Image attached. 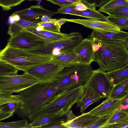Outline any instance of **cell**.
Here are the masks:
<instances>
[{"label":"cell","mask_w":128,"mask_h":128,"mask_svg":"<svg viewBox=\"0 0 128 128\" xmlns=\"http://www.w3.org/2000/svg\"><path fill=\"white\" fill-rule=\"evenodd\" d=\"M36 28H25L24 30L31 32L44 40L47 43L58 40L63 37L65 34L50 32L44 30L38 31Z\"/></svg>","instance_id":"44dd1931"},{"label":"cell","mask_w":128,"mask_h":128,"mask_svg":"<svg viewBox=\"0 0 128 128\" xmlns=\"http://www.w3.org/2000/svg\"><path fill=\"white\" fill-rule=\"evenodd\" d=\"M66 1L74 4H76L78 3L82 2V0H65Z\"/></svg>","instance_id":"b9f144b4"},{"label":"cell","mask_w":128,"mask_h":128,"mask_svg":"<svg viewBox=\"0 0 128 128\" xmlns=\"http://www.w3.org/2000/svg\"><path fill=\"white\" fill-rule=\"evenodd\" d=\"M83 39L81 34L73 32L65 34L62 38L27 52L35 54L51 56L53 58L66 52H73Z\"/></svg>","instance_id":"8992f818"},{"label":"cell","mask_w":128,"mask_h":128,"mask_svg":"<svg viewBox=\"0 0 128 128\" xmlns=\"http://www.w3.org/2000/svg\"><path fill=\"white\" fill-rule=\"evenodd\" d=\"M85 88L84 86H81L61 92L37 109L27 118L32 121L46 115H64L71 110L74 104L82 98Z\"/></svg>","instance_id":"3957f363"},{"label":"cell","mask_w":128,"mask_h":128,"mask_svg":"<svg viewBox=\"0 0 128 128\" xmlns=\"http://www.w3.org/2000/svg\"><path fill=\"white\" fill-rule=\"evenodd\" d=\"M46 43L40 37L24 29L10 37L7 45L11 47L27 51L40 47Z\"/></svg>","instance_id":"9c48e42d"},{"label":"cell","mask_w":128,"mask_h":128,"mask_svg":"<svg viewBox=\"0 0 128 128\" xmlns=\"http://www.w3.org/2000/svg\"><path fill=\"white\" fill-rule=\"evenodd\" d=\"M90 39L93 44L94 62L104 72L116 70L128 64V44L119 40Z\"/></svg>","instance_id":"6da1fadb"},{"label":"cell","mask_w":128,"mask_h":128,"mask_svg":"<svg viewBox=\"0 0 128 128\" xmlns=\"http://www.w3.org/2000/svg\"><path fill=\"white\" fill-rule=\"evenodd\" d=\"M51 17L48 16H44L41 17L40 20L41 22H46L53 21L56 19L52 18Z\"/></svg>","instance_id":"ab89813d"},{"label":"cell","mask_w":128,"mask_h":128,"mask_svg":"<svg viewBox=\"0 0 128 128\" xmlns=\"http://www.w3.org/2000/svg\"><path fill=\"white\" fill-rule=\"evenodd\" d=\"M127 121H128V112L118 109L111 114L105 124L120 123Z\"/></svg>","instance_id":"d4e9b609"},{"label":"cell","mask_w":128,"mask_h":128,"mask_svg":"<svg viewBox=\"0 0 128 128\" xmlns=\"http://www.w3.org/2000/svg\"><path fill=\"white\" fill-rule=\"evenodd\" d=\"M30 128L26 119L8 122H0V128Z\"/></svg>","instance_id":"83f0119b"},{"label":"cell","mask_w":128,"mask_h":128,"mask_svg":"<svg viewBox=\"0 0 128 128\" xmlns=\"http://www.w3.org/2000/svg\"><path fill=\"white\" fill-rule=\"evenodd\" d=\"M38 22H32L20 18L14 23L20 27L24 29L25 28H36L38 26Z\"/></svg>","instance_id":"1f68e13d"},{"label":"cell","mask_w":128,"mask_h":128,"mask_svg":"<svg viewBox=\"0 0 128 128\" xmlns=\"http://www.w3.org/2000/svg\"><path fill=\"white\" fill-rule=\"evenodd\" d=\"M128 127V121L118 123L106 124L102 128H126Z\"/></svg>","instance_id":"8d00e7d4"},{"label":"cell","mask_w":128,"mask_h":128,"mask_svg":"<svg viewBox=\"0 0 128 128\" xmlns=\"http://www.w3.org/2000/svg\"><path fill=\"white\" fill-rule=\"evenodd\" d=\"M74 9L77 11H81L88 9L86 4L82 2L78 3L74 6Z\"/></svg>","instance_id":"f35d334b"},{"label":"cell","mask_w":128,"mask_h":128,"mask_svg":"<svg viewBox=\"0 0 128 128\" xmlns=\"http://www.w3.org/2000/svg\"><path fill=\"white\" fill-rule=\"evenodd\" d=\"M58 13L48 10L40 6H32L29 8L16 11L12 14L18 15L20 18L32 22H38L37 20L44 16L50 17Z\"/></svg>","instance_id":"5bb4252c"},{"label":"cell","mask_w":128,"mask_h":128,"mask_svg":"<svg viewBox=\"0 0 128 128\" xmlns=\"http://www.w3.org/2000/svg\"><path fill=\"white\" fill-rule=\"evenodd\" d=\"M53 60L64 68L81 65L74 51L62 54L54 57Z\"/></svg>","instance_id":"d6986e66"},{"label":"cell","mask_w":128,"mask_h":128,"mask_svg":"<svg viewBox=\"0 0 128 128\" xmlns=\"http://www.w3.org/2000/svg\"><path fill=\"white\" fill-rule=\"evenodd\" d=\"M106 20L119 28L121 30H128V17H119L109 16Z\"/></svg>","instance_id":"4316f807"},{"label":"cell","mask_w":128,"mask_h":128,"mask_svg":"<svg viewBox=\"0 0 128 128\" xmlns=\"http://www.w3.org/2000/svg\"><path fill=\"white\" fill-rule=\"evenodd\" d=\"M53 59V58L50 56L30 52L11 47L7 44L0 51V61L24 72L28 68L50 61Z\"/></svg>","instance_id":"277c9868"},{"label":"cell","mask_w":128,"mask_h":128,"mask_svg":"<svg viewBox=\"0 0 128 128\" xmlns=\"http://www.w3.org/2000/svg\"><path fill=\"white\" fill-rule=\"evenodd\" d=\"M20 4L17 0H0V6L8 11Z\"/></svg>","instance_id":"d6a6232c"},{"label":"cell","mask_w":128,"mask_h":128,"mask_svg":"<svg viewBox=\"0 0 128 128\" xmlns=\"http://www.w3.org/2000/svg\"><path fill=\"white\" fill-rule=\"evenodd\" d=\"M111 115L99 117L88 128H102L106 124Z\"/></svg>","instance_id":"836d02e7"},{"label":"cell","mask_w":128,"mask_h":128,"mask_svg":"<svg viewBox=\"0 0 128 128\" xmlns=\"http://www.w3.org/2000/svg\"><path fill=\"white\" fill-rule=\"evenodd\" d=\"M114 86L110 81L105 72L99 68L93 70L84 86L90 88L102 98H107Z\"/></svg>","instance_id":"30bf717a"},{"label":"cell","mask_w":128,"mask_h":128,"mask_svg":"<svg viewBox=\"0 0 128 128\" xmlns=\"http://www.w3.org/2000/svg\"><path fill=\"white\" fill-rule=\"evenodd\" d=\"M12 94L7 92H0V121L12 116L14 115L5 111L4 109L5 104L21 101L18 95H13Z\"/></svg>","instance_id":"ac0fdd59"},{"label":"cell","mask_w":128,"mask_h":128,"mask_svg":"<svg viewBox=\"0 0 128 128\" xmlns=\"http://www.w3.org/2000/svg\"><path fill=\"white\" fill-rule=\"evenodd\" d=\"M128 7V0H110L98 10L104 12L116 8Z\"/></svg>","instance_id":"484cf974"},{"label":"cell","mask_w":128,"mask_h":128,"mask_svg":"<svg viewBox=\"0 0 128 128\" xmlns=\"http://www.w3.org/2000/svg\"><path fill=\"white\" fill-rule=\"evenodd\" d=\"M40 83L28 74L0 76V92L18 93L36 84Z\"/></svg>","instance_id":"52a82bcc"},{"label":"cell","mask_w":128,"mask_h":128,"mask_svg":"<svg viewBox=\"0 0 128 128\" xmlns=\"http://www.w3.org/2000/svg\"><path fill=\"white\" fill-rule=\"evenodd\" d=\"M64 116L56 115H46L41 116L28 123L30 128H40L52 122L58 120L64 121Z\"/></svg>","instance_id":"7402d4cb"},{"label":"cell","mask_w":128,"mask_h":128,"mask_svg":"<svg viewBox=\"0 0 128 128\" xmlns=\"http://www.w3.org/2000/svg\"><path fill=\"white\" fill-rule=\"evenodd\" d=\"M56 80L47 83H38L18 93L21 107L15 113L22 119L27 118L37 109L61 92L56 87Z\"/></svg>","instance_id":"7a4b0ae2"},{"label":"cell","mask_w":128,"mask_h":128,"mask_svg":"<svg viewBox=\"0 0 128 128\" xmlns=\"http://www.w3.org/2000/svg\"><path fill=\"white\" fill-rule=\"evenodd\" d=\"M64 68L53 60L28 68L24 72L40 83H47L55 80Z\"/></svg>","instance_id":"ba28073f"},{"label":"cell","mask_w":128,"mask_h":128,"mask_svg":"<svg viewBox=\"0 0 128 128\" xmlns=\"http://www.w3.org/2000/svg\"><path fill=\"white\" fill-rule=\"evenodd\" d=\"M93 70L90 65L64 68L56 79L57 90L61 92L84 86Z\"/></svg>","instance_id":"5b68a950"},{"label":"cell","mask_w":128,"mask_h":128,"mask_svg":"<svg viewBox=\"0 0 128 128\" xmlns=\"http://www.w3.org/2000/svg\"><path fill=\"white\" fill-rule=\"evenodd\" d=\"M89 38L119 40L128 44V33L121 30L115 32H100L93 30L88 36Z\"/></svg>","instance_id":"2e32d148"},{"label":"cell","mask_w":128,"mask_h":128,"mask_svg":"<svg viewBox=\"0 0 128 128\" xmlns=\"http://www.w3.org/2000/svg\"><path fill=\"white\" fill-rule=\"evenodd\" d=\"M60 19L66 21L81 24L84 27L98 31L115 32L122 30L107 20L106 21H102L98 20L89 18L82 19L61 18Z\"/></svg>","instance_id":"8fae6325"},{"label":"cell","mask_w":128,"mask_h":128,"mask_svg":"<svg viewBox=\"0 0 128 128\" xmlns=\"http://www.w3.org/2000/svg\"><path fill=\"white\" fill-rule=\"evenodd\" d=\"M128 94V78L115 85L107 98L114 99L121 98Z\"/></svg>","instance_id":"603a6c76"},{"label":"cell","mask_w":128,"mask_h":128,"mask_svg":"<svg viewBox=\"0 0 128 128\" xmlns=\"http://www.w3.org/2000/svg\"><path fill=\"white\" fill-rule=\"evenodd\" d=\"M105 73L110 82L115 85L128 78V64Z\"/></svg>","instance_id":"ffe728a7"},{"label":"cell","mask_w":128,"mask_h":128,"mask_svg":"<svg viewBox=\"0 0 128 128\" xmlns=\"http://www.w3.org/2000/svg\"><path fill=\"white\" fill-rule=\"evenodd\" d=\"M128 94L120 98L112 99L107 98L87 114L97 116H103L110 115L118 109Z\"/></svg>","instance_id":"4fadbf2b"},{"label":"cell","mask_w":128,"mask_h":128,"mask_svg":"<svg viewBox=\"0 0 128 128\" xmlns=\"http://www.w3.org/2000/svg\"><path fill=\"white\" fill-rule=\"evenodd\" d=\"M84 92L82 98L76 104L82 114L84 113L85 109L92 104L98 102L102 98L90 88L85 86Z\"/></svg>","instance_id":"e0dca14e"},{"label":"cell","mask_w":128,"mask_h":128,"mask_svg":"<svg viewBox=\"0 0 128 128\" xmlns=\"http://www.w3.org/2000/svg\"><path fill=\"white\" fill-rule=\"evenodd\" d=\"M19 70L4 62L0 61V76L17 74Z\"/></svg>","instance_id":"f1b7e54d"},{"label":"cell","mask_w":128,"mask_h":128,"mask_svg":"<svg viewBox=\"0 0 128 128\" xmlns=\"http://www.w3.org/2000/svg\"><path fill=\"white\" fill-rule=\"evenodd\" d=\"M86 4L88 7L87 10L81 11H76L74 15L89 19L100 20H106L107 16H105L96 10L95 8Z\"/></svg>","instance_id":"cb8c5ba5"},{"label":"cell","mask_w":128,"mask_h":128,"mask_svg":"<svg viewBox=\"0 0 128 128\" xmlns=\"http://www.w3.org/2000/svg\"><path fill=\"white\" fill-rule=\"evenodd\" d=\"M19 4H20L26 0H17Z\"/></svg>","instance_id":"ee69618b"},{"label":"cell","mask_w":128,"mask_h":128,"mask_svg":"<svg viewBox=\"0 0 128 128\" xmlns=\"http://www.w3.org/2000/svg\"><path fill=\"white\" fill-rule=\"evenodd\" d=\"M63 122L62 120H56L42 126L40 128H64L62 125Z\"/></svg>","instance_id":"74e56055"},{"label":"cell","mask_w":128,"mask_h":128,"mask_svg":"<svg viewBox=\"0 0 128 128\" xmlns=\"http://www.w3.org/2000/svg\"><path fill=\"white\" fill-rule=\"evenodd\" d=\"M66 21L60 19H58L56 21V24L59 26L61 27V26L66 22Z\"/></svg>","instance_id":"60d3db41"},{"label":"cell","mask_w":128,"mask_h":128,"mask_svg":"<svg viewBox=\"0 0 128 128\" xmlns=\"http://www.w3.org/2000/svg\"><path fill=\"white\" fill-rule=\"evenodd\" d=\"M109 16L119 17H128V7H120L104 12Z\"/></svg>","instance_id":"4dcf8cb0"},{"label":"cell","mask_w":128,"mask_h":128,"mask_svg":"<svg viewBox=\"0 0 128 128\" xmlns=\"http://www.w3.org/2000/svg\"><path fill=\"white\" fill-rule=\"evenodd\" d=\"M110 0H82V2L94 7L100 8Z\"/></svg>","instance_id":"e575fe53"},{"label":"cell","mask_w":128,"mask_h":128,"mask_svg":"<svg viewBox=\"0 0 128 128\" xmlns=\"http://www.w3.org/2000/svg\"><path fill=\"white\" fill-rule=\"evenodd\" d=\"M52 4L59 6L60 8L74 6L76 4L69 2L65 0H46Z\"/></svg>","instance_id":"d590c367"},{"label":"cell","mask_w":128,"mask_h":128,"mask_svg":"<svg viewBox=\"0 0 128 128\" xmlns=\"http://www.w3.org/2000/svg\"><path fill=\"white\" fill-rule=\"evenodd\" d=\"M58 19H56L52 21L42 22H40L38 23V26H42L44 30L52 32L60 33L61 27L58 26L56 24V21Z\"/></svg>","instance_id":"f546056e"},{"label":"cell","mask_w":128,"mask_h":128,"mask_svg":"<svg viewBox=\"0 0 128 128\" xmlns=\"http://www.w3.org/2000/svg\"></svg>","instance_id":"f6af8a7d"},{"label":"cell","mask_w":128,"mask_h":128,"mask_svg":"<svg viewBox=\"0 0 128 128\" xmlns=\"http://www.w3.org/2000/svg\"><path fill=\"white\" fill-rule=\"evenodd\" d=\"M38 2V6H40V4L42 0H36Z\"/></svg>","instance_id":"7bdbcfd3"},{"label":"cell","mask_w":128,"mask_h":128,"mask_svg":"<svg viewBox=\"0 0 128 128\" xmlns=\"http://www.w3.org/2000/svg\"><path fill=\"white\" fill-rule=\"evenodd\" d=\"M73 51L78 58L81 65H90L94 62L95 56L92 40L88 38L83 39Z\"/></svg>","instance_id":"7c38bea8"},{"label":"cell","mask_w":128,"mask_h":128,"mask_svg":"<svg viewBox=\"0 0 128 128\" xmlns=\"http://www.w3.org/2000/svg\"><path fill=\"white\" fill-rule=\"evenodd\" d=\"M99 117L88 114L87 112L84 113L71 120L65 121L62 125L64 128H88Z\"/></svg>","instance_id":"9a60e30c"}]
</instances>
